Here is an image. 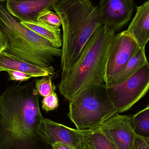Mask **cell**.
<instances>
[{"mask_svg": "<svg viewBox=\"0 0 149 149\" xmlns=\"http://www.w3.org/2000/svg\"><path fill=\"white\" fill-rule=\"evenodd\" d=\"M35 81L11 85L0 95V132L8 148L29 149L38 135L43 117Z\"/></svg>", "mask_w": 149, "mask_h": 149, "instance_id": "1", "label": "cell"}, {"mask_svg": "<svg viewBox=\"0 0 149 149\" xmlns=\"http://www.w3.org/2000/svg\"><path fill=\"white\" fill-rule=\"evenodd\" d=\"M116 31L102 24L95 31L79 58L58 86L60 94L72 100L89 87L105 83L110 46Z\"/></svg>", "mask_w": 149, "mask_h": 149, "instance_id": "2", "label": "cell"}, {"mask_svg": "<svg viewBox=\"0 0 149 149\" xmlns=\"http://www.w3.org/2000/svg\"><path fill=\"white\" fill-rule=\"evenodd\" d=\"M53 10L59 16L63 28L62 77L77 61L89 38L102 24L98 5L91 0H58Z\"/></svg>", "mask_w": 149, "mask_h": 149, "instance_id": "3", "label": "cell"}, {"mask_svg": "<svg viewBox=\"0 0 149 149\" xmlns=\"http://www.w3.org/2000/svg\"><path fill=\"white\" fill-rule=\"evenodd\" d=\"M0 30L8 41L4 51L16 58L45 68L61 56V49L17 21L8 13L3 2H0Z\"/></svg>", "mask_w": 149, "mask_h": 149, "instance_id": "4", "label": "cell"}, {"mask_svg": "<svg viewBox=\"0 0 149 149\" xmlns=\"http://www.w3.org/2000/svg\"><path fill=\"white\" fill-rule=\"evenodd\" d=\"M118 113L103 83L88 88L70 101L67 115L77 130H84L95 127Z\"/></svg>", "mask_w": 149, "mask_h": 149, "instance_id": "5", "label": "cell"}, {"mask_svg": "<svg viewBox=\"0 0 149 149\" xmlns=\"http://www.w3.org/2000/svg\"><path fill=\"white\" fill-rule=\"evenodd\" d=\"M107 89L119 113L129 110L149 90V63L124 82L107 86Z\"/></svg>", "mask_w": 149, "mask_h": 149, "instance_id": "6", "label": "cell"}, {"mask_svg": "<svg viewBox=\"0 0 149 149\" xmlns=\"http://www.w3.org/2000/svg\"><path fill=\"white\" fill-rule=\"evenodd\" d=\"M136 41L127 31L115 35L110 46L105 83L110 85L140 49Z\"/></svg>", "mask_w": 149, "mask_h": 149, "instance_id": "7", "label": "cell"}, {"mask_svg": "<svg viewBox=\"0 0 149 149\" xmlns=\"http://www.w3.org/2000/svg\"><path fill=\"white\" fill-rule=\"evenodd\" d=\"M86 131L74 129L43 117L37 132L38 135L51 146L56 143L63 142L80 149L83 144Z\"/></svg>", "mask_w": 149, "mask_h": 149, "instance_id": "8", "label": "cell"}, {"mask_svg": "<svg viewBox=\"0 0 149 149\" xmlns=\"http://www.w3.org/2000/svg\"><path fill=\"white\" fill-rule=\"evenodd\" d=\"M132 116L118 113L96 127L101 130L118 149H132L136 135L132 127Z\"/></svg>", "mask_w": 149, "mask_h": 149, "instance_id": "9", "label": "cell"}, {"mask_svg": "<svg viewBox=\"0 0 149 149\" xmlns=\"http://www.w3.org/2000/svg\"><path fill=\"white\" fill-rule=\"evenodd\" d=\"M98 8L102 24L116 31L130 20L134 3L133 0H100Z\"/></svg>", "mask_w": 149, "mask_h": 149, "instance_id": "10", "label": "cell"}, {"mask_svg": "<svg viewBox=\"0 0 149 149\" xmlns=\"http://www.w3.org/2000/svg\"><path fill=\"white\" fill-rule=\"evenodd\" d=\"M58 0H8L5 7L8 13L20 22H37L41 13L53 9Z\"/></svg>", "mask_w": 149, "mask_h": 149, "instance_id": "11", "label": "cell"}, {"mask_svg": "<svg viewBox=\"0 0 149 149\" xmlns=\"http://www.w3.org/2000/svg\"><path fill=\"white\" fill-rule=\"evenodd\" d=\"M0 67L6 71L12 70L22 72L29 74L32 78L46 77L55 74V69L53 66L40 67L23 60L16 58L3 51L0 53Z\"/></svg>", "mask_w": 149, "mask_h": 149, "instance_id": "12", "label": "cell"}, {"mask_svg": "<svg viewBox=\"0 0 149 149\" xmlns=\"http://www.w3.org/2000/svg\"><path fill=\"white\" fill-rule=\"evenodd\" d=\"M127 31L140 48L145 49L149 41V1L137 8L136 14Z\"/></svg>", "mask_w": 149, "mask_h": 149, "instance_id": "13", "label": "cell"}, {"mask_svg": "<svg viewBox=\"0 0 149 149\" xmlns=\"http://www.w3.org/2000/svg\"><path fill=\"white\" fill-rule=\"evenodd\" d=\"M148 62L145 55V49L140 48L109 85L120 84L124 82Z\"/></svg>", "mask_w": 149, "mask_h": 149, "instance_id": "14", "label": "cell"}, {"mask_svg": "<svg viewBox=\"0 0 149 149\" xmlns=\"http://www.w3.org/2000/svg\"><path fill=\"white\" fill-rule=\"evenodd\" d=\"M28 29L36 32L56 48L62 47V38L61 30L54 29L37 22H20Z\"/></svg>", "mask_w": 149, "mask_h": 149, "instance_id": "15", "label": "cell"}, {"mask_svg": "<svg viewBox=\"0 0 149 149\" xmlns=\"http://www.w3.org/2000/svg\"><path fill=\"white\" fill-rule=\"evenodd\" d=\"M85 137L94 149H118L107 135L97 127L87 130Z\"/></svg>", "mask_w": 149, "mask_h": 149, "instance_id": "16", "label": "cell"}, {"mask_svg": "<svg viewBox=\"0 0 149 149\" xmlns=\"http://www.w3.org/2000/svg\"><path fill=\"white\" fill-rule=\"evenodd\" d=\"M132 125L136 136L149 139V105L132 116Z\"/></svg>", "mask_w": 149, "mask_h": 149, "instance_id": "17", "label": "cell"}, {"mask_svg": "<svg viewBox=\"0 0 149 149\" xmlns=\"http://www.w3.org/2000/svg\"><path fill=\"white\" fill-rule=\"evenodd\" d=\"M37 22L54 29H60V27L62 25L59 16L51 10L41 13L38 17Z\"/></svg>", "mask_w": 149, "mask_h": 149, "instance_id": "18", "label": "cell"}, {"mask_svg": "<svg viewBox=\"0 0 149 149\" xmlns=\"http://www.w3.org/2000/svg\"><path fill=\"white\" fill-rule=\"evenodd\" d=\"M51 77L46 76L35 81V87L40 95L45 97L55 91L56 87L52 85Z\"/></svg>", "mask_w": 149, "mask_h": 149, "instance_id": "19", "label": "cell"}, {"mask_svg": "<svg viewBox=\"0 0 149 149\" xmlns=\"http://www.w3.org/2000/svg\"><path fill=\"white\" fill-rule=\"evenodd\" d=\"M59 106V100L55 91L44 97L42 101V108L46 112L54 111Z\"/></svg>", "mask_w": 149, "mask_h": 149, "instance_id": "20", "label": "cell"}, {"mask_svg": "<svg viewBox=\"0 0 149 149\" xmlns=\"http://www.w3.org/2000/svg\"><path fill=\"white\" fill-rule=\"evenodd\" d=\"M5 72L8 73L9 80L19 81L20 83L22 81H27L32 78L29 74L22 72L12 70H6Z\"/></svg>", "mask_w": 149, "mask_h": 149, "instance_id": "21", "label": "cell"}, {"mask_svg": "<svg viewBox=\"0 0 149 149\" xmlns=\"http://www.w3.org/2000/svg\"><path fill=\"white\" fill-rule=\"evenodd\" d=\"M132 149H149V139L136 136Z\"/></svg>", "mask_w": 149, "mask_h": 149, "instance_id": "22", "label": "cell"}, {"mask_svg": "<svg viewBox=\"0 0 149 149\" xmlns=\"http://www.w3.org/2000/svg\"><path fill=\"white\" fill-rule=\"evenodd\" d=\"M8 47L7 38L3 32L0 30V53L5 50Z\"/></svg>", "mask_w": 149, "mask_h": 149, "instance_id": "23", "label": "cell"}, {"mask_svg": "<svg viewBox=\"0 0 149 149\" xmlns=\"http://www.w3.org/2000/svg\"><path fill=\"white\" fill-rule=\"evenodd\" d=\"M53 149H78L74 146L63 142H57L52 145Z\"/></svg>", "mask_w": 149, "mask_h": 149, "instance_id": "24", "label": "cell"}, {"mask_svg": "<svg viewBox=\"0 0 149 149\" xmlns=\"http://www.w3.org/2000/svg\"><path fill=\"white\" fill-rule=\"evenodd\" d=\"M84 141L85 142V143H86V145L87 146L88 148V149H94L93 148V147H92V146H91L89 143H88V142L86 140V139H85V137H84Z\"/></svg>", "mask_w": 149, "mask_h": 149, "instance_id": "25", "label": "cell"}, {"mask_svg": "<svg viewBox=\"0 0 149 149\" xmlns=\"http://www.w3.org/2000/svg\"><path fill=\"white\" fill-rule=\"evenodd\" d=\"M80 149H88L87 146L86 145V143L84 141V140H83V144H82V147Z\"/></svg>", "mask_w": 149, "mask_h": 149, "instance_id": "26", "label": "cell"}, {"mask_svg": "<svg viewBox=\"0 0 149 149\" xmlns=\"http://www.w3.org/2000/svg\"><path fill=\"white\" fill-rule=\"evenodd\" d=\"M4 72V70L3 69H2V68L0 67V72Z\"/></svg>", "mask_w": 149, "mask_h": 149, "instance_id": "27", "label": "cell"}, {"mask_svg": "<svg viewBox=\"0 0 149 149\" xmlns=\"http://www.w3.org/2000/svg\"><path fill=\"white\" fill-rule=\"evenodd\" d=\"M8 0H0V2H3L4 1H7Z\"/></svg>", "mask_w": 149, "mask_h": 149, "instance_id": "28", "label": "cell"}]
</instances>
